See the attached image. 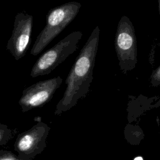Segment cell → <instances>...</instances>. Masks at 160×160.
Masks as SVG:
<instances>
[{"label": "cell", "instance_id": "obj_1", "mask_svg": "<svg viewBox=\"0 0 160 160\" xmlns=\"http://www.w3.org/2000/svg\"><path fill=\"white\" fill-rule=\"evenodd\" d=\"M100 29L96 26L81 49L66 79L67 85L62 98L58 102L56 114L66 111L78 98L88 92L93 79V69L98 52Z\"/></svg>", "mask_w": 160, "mask_h": 160}, {"label": "cell", "instance_id": "obj_12", "mask_svg": "<svg viewBox=\"0 0 160 160\" xmlns=\"http://www.w3.org/2000/svg\"><path fill=\"white\" fill-rule=\"evenodd\" d=\"M134 160H143V159H142V158L141 157H137Z\"/></svg>", "mask_w": 160, "mask_h": 160}, {"label": "cell", "instance_id": "obj_10", "mask_svg": "<svg viewBox=\"0 0 160 160\" xmlns=\"http://www.w3.org/2000/svg\"><path fill=\"white\" fill-rule=\"evenodd\" d=\"M0 160H24L11 151L0 149Z\"/></svg>", "mask_w": 160, "mask_h": 160}, {"label": "cell", "instance_id": "obj_4", "mask_svg": "<svg viewBox=\"0 0 160 160\" xmlns=\"http://www.w3.org/2000/svg\"><path fill=\"white\" fill-rule=\"evenodd\" d=\"M114 47L119 68L124 74H127L138 63V45L134 27L126 16H122L118 22Z\"/></svg>", "mask_w": 160, "mask_h": 160}, {"label": "cell", "instance_id": "obj_2", "mask_svg": "<svg viewBox=\"0 0 160 160\" xmlns=\"http://www.w3.org/2000/svg\"><path fill=\"white\" fill-rule=\"evenodd\" d=\"M81 8V3L71 1L51 9L46 15V25L37 36L31 54H39L74 19Z\"/></svg>", "mask_w": 160, "mask_h": 160}, {"label": "cell", "instance_id": "obj_3", "mask_svg": "<svg viewBox=\"0 0 160 160\" xmlns=\"http://www.w3.org/2000/svg\"><path fill=\"white\" fill-rule=\"evenodd\" d=\"M82 38L81 31H73L44 52L33 65L30 76L36 78L51 73L78 48Z\"/></svg>", "mask_w": 160, "mask_h": 160}, {"label": "cell", "instance_id": "obj_11", "mask_svg": "<svg viewBox=\"0 0 160 160\" xmlns=\"http://www.w3.org/2000/svg\"><path fill=\"white\" fill-rule=\"evenodd\" d=\"M158 1V10H159V12L160 14V0H157Z\"/></svg>", "mask_w": 160, "mask_h": 160}, {"label": "cell", "instance_id": "obj_7", "mask_svg": "<svg viewBox=\"0 0 160 160\" xmlns=\"http://www.w3.org/2000/svg\"><path fill=\"white\" fill-rule=\"evenodd\" d=\"M32 23V16L24 12H18L15 16L13 30L6 49L17 61L26 55L30 46Z\"/></svg>", "mask_w": 160, "mask_h": 160}, {"label": "cell", "instance_id": "obj_8", "mask_svg": "<svg viewBox=\"0 0 160 160\" xmlns=\"http://www.w3.org/2000/svg\"><path fill=\"white\" fill-rule=\"evenodd\" d=\"M13 137V131L7 125L0 123V146L5 145Z\"/></svg>", "mask_w": 160, "mask_h": 160}, {"label": "cell", "instance_id": "obj_5", "mask_svg": "<svg viewBox=\"0 0 160 160\" xmlns=\"http://www.w3.org/2000/svg\"><path fill=\"white\" fill-rule=\"evenodd\" d=\"M50 128L39 121L29 129L19 134L14 142V150L24 160H31L40 154L46 146V138Z\"/></svg>", "mask_w": 160, "mask_h": 160}, {"label": "cell", "instance_id": "obj_9", "mask_svg": "<svg viewBox=\"0 0 160 160\" xmlns=\"http://www.w3.org/2000/svg\"><path fill=\"white\" fill-rule=\"evenodd\" d=\"M150 82L152 86H160V65L152 72L150 76Z\"/></svg>", "mask_w": 160, "mask_h": 160}, {"label": "cell", "instance_id": "obj_6", "mask_svg": "<svg viewBox=\"0 0 160 160\" xmlns=\"http://www.w3.org/2000/svg\"><path fill=\"white\" fill-rule=\"evenodd\" d=\"M62 82V78L57 76L38 81L25 88L18 102L22 111L25 112L42 107L52 99Z\"/></svg>", "mask_w": 160, "mask_h": 160}]
</instances>
